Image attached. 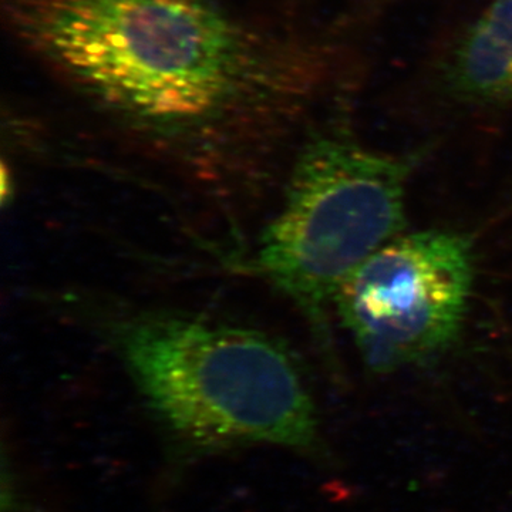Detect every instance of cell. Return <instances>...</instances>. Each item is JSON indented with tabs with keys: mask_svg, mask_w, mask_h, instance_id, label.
Segmentation results:
<instances>
[{
	"mask_svg": "<svg viewBox=\"0 0 512 512\" xmlns=\"http://www.w3.org/2000/svg\"><path fill=\"white\" fill-rule=\"evenodd\" d=\"M16 39L134 134L214 151L282 126L330 76L322 47L224 0H3Z\"/></svg>",
	"mask_w": 512,
	"mask_h": 512,
	"instance_id": "6da1fadb",
	"label": "cell"
},
{
	"mask_svg": "<svg viewBox=\"0 0 512 512\" xmlns=\"http://www.w3.org/2000/svg\"><path fill=\"white\" fill-rule=\"evenodd\" d=\"M99 330L161 427L192 450L329 457L302 367L269 333L163 309L107 313Z\"/></svg>",
	"mask_w": 512,
	"mask_h": 512,
	"instance_id": "7a4b0ae2",
	"label": "cell"
},
{
	"mask_svg": "<svg viewBox=\"0 0 512 512\" xmlns=\"http://www.w3.org/2000/svg\"><path fill=\"white\" fill-rule=\"evenodd\" d=\"M421 157L363 146L340 123L316 130L299 151L251 266L301 311L323 345L342 286L403 234L407 185Z\"/></svg>",
	"mask_w": 512,
	"mask_h": 512,
	"instance_id": "3957f363",
	"label": "cell"
},
{
	"mask_svg": "<svg viewBox=\"0 0 512 512\" xmlns=\"http://www.w3.org/2000/svg\"><path fill=\"white\" fill-rule=\"evenodd\" d=\"M476 281L467 235L447 229L400 234L342 286L335 312L377 375L431 362L456 345Z\"/></svg>",
	"mask_w": 512,
	"mask_h": 512,
	"instance_id": "277c9868",
	"label": "cell"
},
{
	"mask_svg": "<svg viewBox=\"0 0 512 512\" xmlns=\"http://www.w3.org/2000/svg\"><path fill=\"white\" fill-rule=\"evenodd\" d=\"M444 92L483 109L512 106V0H495L460 36L440 69Z\"/></svg>",
	"mask_w": 512,
	"mask_h": 512,
	"instance_id": "5b68a950",
	"label": "cell"
}]
</instances>
